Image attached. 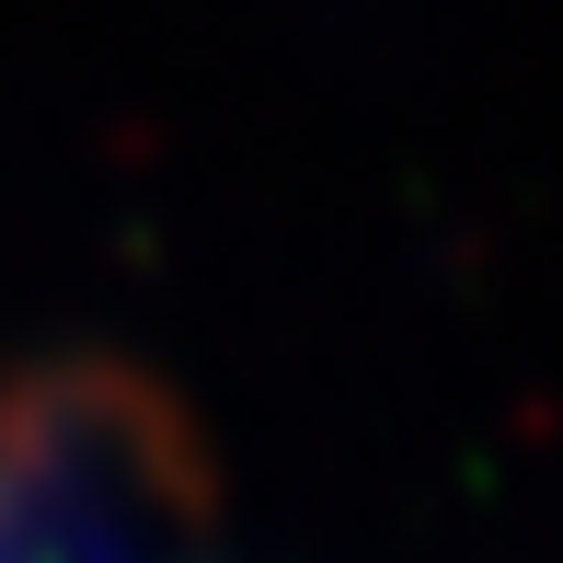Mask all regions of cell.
<instances>
[{"instance_id": "cell-1", "label": "cell", "mask_w": 563, "mask_h": 563, "mask_svg": "<svg viewBox=\"0 0 563 563\" xmlns=\"http://www.w3.org/2000/svg\"><path fill=\"white\" fill-rule=\"evenodd\" d=\"M0 563H230L185 426L92 368L0 391Z\"/></svg>"}]
</instances>
